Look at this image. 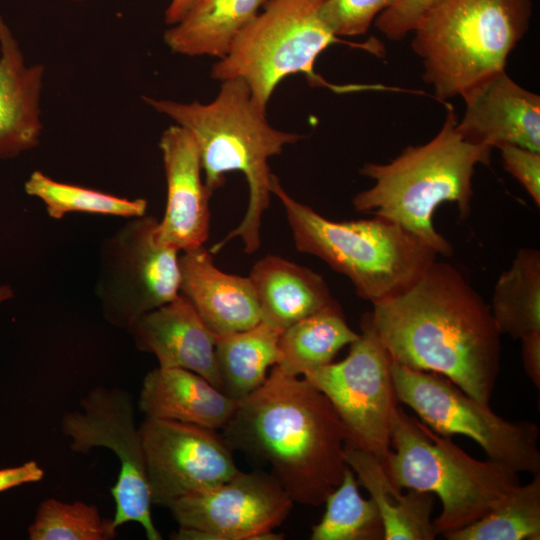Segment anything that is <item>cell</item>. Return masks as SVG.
I'll return each mask as SVG.
<instances>
[{"label": "cell", "instance_id": "33", "mask_svg": "<svg viewBox=\"0 0 540 540\" xmlns=\"http://www.w3.org/2000/svg\"><path fill=\"white\" fill-rule=\"evenodd\" d=\"M435 0H395L376 19L375 26L389 40L404 39Z\"/></svg>", "mask_w": 540, "mask_h": 540}, {"label": "cell", "instance_id": "10", "mask_svg": "<svg viewBox=\"0 0 540 540\" xmlns=\"http://www.w3.org/2000/svg\"><path fill=\"white\" fill-rule=\"evenodd\" d=\"M159 220L128 218L99 247L95 293L103 317L127 327L141 315L179 295V251L157 239Z\"/></svg>", "mask_w": 540, "mask_h": 540}, {"label": "cell", "instance_id": "19", "mask_svg": "<svg viewBox=\"0 0 540 540\" xmlns=\"http://www.w3.org/2000/svg\"><path fill=\"white\" fill-rule=\"evenodd\" d=\"M45 68L28 65L20 44L0 15V160L38 146Z\"/></svg>", "mask_w": 540, "mask_h": 540}, {"label": "cell", "instance_id": "9", "mask_svg": "<svg viewBox=\"0 0 540 540\" xmlns=\"http://www.w3.org/2000/svg\"><path fill=\"white\" fill-rule=\"evenodd\" d=\"M398 402L410 407L435 433L465 435L476 441L488 459L515 472L540 473L539 428L530 421H508L489 404L468 395L446 377L415 370L392 360Z\"/></svg>", "mask_w": 540, "mask_h": 540}, {"label": "cell", "instance_id": "35", "mask_svg": "<svg viewBox=\"0 0 540 540\" xmlns=\"http://www.w3.org/2000/svg\"><path fill=\"white\" fill-rule=\"evenodd\" d=\"M524 370L534 385L540 387V332L520 339Z\"/></svg>", "mask_w": 540, "mask_h": 540}, {"label": "cell", "instance_id": "7", "mask_svg": "<svg viewBox=\"0 0 540 540\" xmlns=\"http://www.w3.org/2000/svg\"><path fill=\"white\" fill-rule=\"evenodd\" d=\"M382 466L399 490L429 492L440 499L442 510L433 526L443 536L482 518L520 484L511 468L473 458L399 406Z\"/></svg>", "mask_w": 540, "mask_h": 540}, {"label": "cell", "instance_id": "29", "mask_svg": "<svg viewBox=\"0 0 540 540\" xmlns=\"http://www.w3.org/2000/svg\"><path fill=\"white\" fill-rule=\"evenodd\" d=\"M24 189L28 195L43 201L48 215L57 220L71 212L132 218L146 214L148 205L143 198H122L92 188L59 182L39 170L31 173Z\"/></svg>", "mask_w": 540, "mask_h": 540}, {"label": "cell", "instance_id": "31", "mask_svg": "<svg viewBox=\"0 0 540 540\" xmlns=\"http://www.w3.org/2000/svg\"><path fill=\"white\" fill-rule=\"evenodd\" d=\"M395 0H326L321 16L332 33L342 36L365 34L375 19Z\"/></svg>", "mask_w": 540, "mask_h": 540}, {"label": "cell", "instance_id": "28", "mask_svg": "<svg viewBox=\"0 0 540 540\" xmlns=\"http://www.w3.org/2000/svg\"><path fill=\"white\" fill-rule=\"evenodd\" d=\"M348 466L341 483L325 500V513L312 527L311 540H384V526L372 498L364 499Z\"/></svg>", "mask_w": 540, "mask_h": 540}, {"label": "cell", "instance_id": "6", "mask_svg": "<svg viewBox=\"0 0 540 540\" xmlns=\"http://www.w3.org/2000/svg\"><path fill=\"white\" fill-rule=\"evenodd\" d=\"M531 15L532 0H435L411 33L435 97H461L505 71Z\"/></svg>", "mask_w": 540, "mask_h": 540}, {"label": "cell", "instance_id": "30", "mask_svg": "<svg viewBox=\"0 0 540 540\" xmlns=\"http://www.w3.org/2000/svg\"><path fill=\"white\" fill-rule=\"evenodd\" d=\"M30 540H112L113 520L103 518L95 505L48 498L40 503L28 526Z\"/></svg>", "mask_w": 540, "mask_h": 540}, {"label": "cell", "instance_id": "16", "mask_svg": "<svg viewBox=\"0 0 540 540\" xmlns=\"http://www.w3.org/2000/svg\"><path fill=\"white\" fill-rule=\"evenodd\" d=\"M465 112L457 121L463 138L490 148L514 145L540 152V97L506 71L461 96Z\"/></svg>", "mask_w": 540, "mask_h": 540}, {"label": "cell", "instance_id": "37", "mask_svg": "<svg viewBox=\"0 0 540 540\" xmlns=\"http://www.w3.org/2000/svg\"><path fill=\"white\" fill-rule=\"evenodd\" d=\"M14 296V291L9 285H0V303H3Z\"/></svg>", "mask_w": 540, "mask_h": 540}, {"label": "cell", "instance_id": "20", "mask_svg": "<svg viewBox=\"0 0 540 540\" xmlns=\"http://www.w3.org/2000/svg\"><path fill=\"white\" fill-rule=\"evenodd\" d=\"M238 401L201 375L182 368L157 367L142 382L138 408L147 418L222 430Z\"/></svg>", "mask_w": 540, "mask_h": 540}, {"label": "cell", "instance_id": "18", "mask_svg": "<svg viewBox=\"0 0 540 540\" xmlns=\"http://www.w3.org/2000/svg\"><path fill=\"white\" fill-rule=\"evenodd\" d=\"M180 253L179 294L216 336L243 331L261 321L249 277L217 268L204 246Z\"/></svg>", "mask_w": 540, "mask_h": 540}, {"label": "cell", "instance_id": "23", "mask_svg": "<svg viewBox=\"0 0 540 540\" xmlns=\"http://www.w3.org/2000/svg\"><path fill=\"white\" fill-rule=\"evenodd\" d=\"M266 0H199L164 33L173 53L223 58L234 39L259 13Z\"/></svg>", "mask_w": 540, "mask_h": 540}, {"label": "cell", "instance_id": "12", "mask_svg": "<svg viewBox=\"0 0 540 540\" xmlns=\"http://www.w3.org/2000/svg\"><path fill=\"white\" fill-rule=\"evenodd\" d=\"M81 410L66 413L61 419L62 433L70 439V449L88 453L96 447L113 451L120 470L111 488L115 501L112 518L115 528L136 522L149 540L162 536L151 516V495L145 453L135 407L130 393L119 387L97 386L80 401Z\"/></svg>", "mask_w": 540, "mask_h": 540}, {"label": "cell", "instance_id": "15", "mask_svg": "<svg viewBox=\"0 0 540 540\" xmlns=\"http://www.w3.org/2000/svg\"><path fill=\"white\" fill-rule=\"evenodd\" d=\"M159 148L167 183V201L157 239L179 252L204 246L209 237V199L201 178V161L192 135L175 124L161 135Z\"/></svg>", "mask_w": 540, "mask_h": 540}, {"label": "cell", "instance_id": "11", "mask_svg": "<svg viewBox=\"0 0 540 540\" xmlns=\"http://www.w3.org/2000/svg\"><path fill=\"white\" fill-rule=\"evenodd\" d=\"M348 355L309 370L302 376L330 401L347 431V443L376 457L381 463L390 450L392 417L397 405L392 358L368 312Z\"/></svg>", "mask_w": 540, "mask_h": 540}, {"label": "cell", "instance_id": "2", "mask_svg": "<svg viewBox=\"0 0 540 540\" xmlns=\"http://www.w3.org/2000/svg\"><path fill=\"white\" fill-rule=\"evenodd\" d=\"M222 435L270 467L294 503L324 504L348 467L346 428L328 398L303 376L273 366L237 407Z\"/></svg>", "mask_w": 540, "mask_h": 540}, {"label": "cell", "instance_id": "1", "mask_svg": "<svg viewBox=\"0 0 540 540\" xmlns=\"http://www.w3.org/2000/svg\"><path fill=\"white\" fill-rule=\"evenodd\" d=\"M372 306L371 324L393 361L442 375L489 404L501 334L461 271L435 260L408 289Z\"/></svg>", "mask_w": 540, "mask_h": 540}, {"label": "cell", "instance_id": "36", "mask_svg": "<svg viewBox=\"0 0 540 540\" xmlns=\"http://www.w3.org/2000/svg\"><path fill=\"white\" fill-rule=\"evenodd\" d=\"M199 2V0H171L165 11V22L175 25L180 22Z\"/></svg>", "mask_w": 540, "mask_h": 540}, {"label": "cell", "instance_id": "25", "mask_svg": "<svg viewBox=\"0 0 540 540\" xmlns=\"http://www.w3.org/2000/svg\"><path fill=\"white\" fill-rule=\"evenodd\" d=\"M358 336L335 301L282 331L276 366L287 374L302 376L332 362Z\"/></svg>", "mask_w": 540, "mask_h": 540}, {"label": "cell", "instance_id": "21", "mask_svg": "<svg viewBox=\"0 0 540 540\" xmlns=\"http://www.w3.org/2000/svg\"><path fill=\"white\" fill-rule=\"evenodd\" d=\"M248 277L261 321L282 330L336 301L321 275L277 255L258 260Z\"/></svg>", "mask_w": 540, "mask_h": 540}, {"label": "cell", "instance_id": "26", "mask_svg": "<svg viewBox=\"0 0 540 540\" xmlns=\"http://www.w3.org/2000/svg\"><path fill=\"white\" fill-rule=\"evenodd\" d=\"M490 311L499 333L520 340L540 332V252L521 248L498 277Z\"/></svg>", "mask_w": 540, "mask_h": 540}, {"label": "cell", "instance_id": "34", "mask_svg": "<svg viewBox=\"0 0 540 540\" xmlns=\"http://www.w3.org/2000/svg\"><path fill=\"white\" fill-rule=\"evenodd\" d=\"M44 471L35 461H28L18 466L0 469V492L40 481Z\"/></svg>", "mask_w": 540, "mask_h": 540}, {"label": "cell", "instance_id": "17", "mask_svg": "<svg viewBox=\"0 0 540 540\" xmlns=\"http://www.w3.org/2000/svg\"><path fill=\"white\" fill-rule=\"evenodd\" d=\"M126 331L138 350L157 358L159 367L190 370L221 390L215 354L218 336L180 294L138 317Z\"/></svg>", "mask_w": 540, "mask_h": 540}, {"label": "cell", "instance_id": "14", "mask_svg": "<svg viewBox=\"0 0 540 540\" xmlns=\"http://www.w3.org/2000/svg\"><path fill=\"white\" fill-rule=\"evenodd\" d=\"M154 505L178 499L236 475L233 450L218 430L171 420L145 418L139 426Z\"/></svg>", "mask_w": 540, "mask_h": 540}, {"label": "cell", "instance_id": "4", "mask_svg": "<svg viewBox=\"0 0 540 540\" xmlns=\"http://www.w3.org/2000/svg\"><path fill=\"white\" fill-rule=\"evenodd\" d=\"M457 121L449 106L431 140L406 147L388 163L363 165L360 173L374 184L352 200L355 210L400 225L446 257L453 254V246L434 226V214L440 205L451 202L461 219L470 215L475 169L489 165L492 152L488 146L465 140Z\"/></svg>", "mask_w": 540, "mask_h": 540}, {"label": "cell", "instance_id": "32", "mask_svg": "<svg viewBox=\"0 0 540 540\" xmlns=\"http://www.w3.org/2000/svg\"><path fill=\"white\" fill-rule=\"evenodd\" d=\"M503 168L526 190L536 207H540V152L514 145L498 148Z\"/></svg>", "mask_w": 540, "mask_h": 540}, {"label": "cell", "instance_id": "8", "mask_svg": "<svg viewBox=\"0 0 540 540\" xmlns=\"http://www.w3.org/2000/svg\"><path fill=\"white\" fill-rule=\"evenodd\" d=\"M325 1L266 0L227 54L214 64L212 77L220 81L242 78L265 109L277 85L292 74L303 73L311 85L338 92L359 89L331 85L314 71L318 56L330 45L355 44L341 40L326 25L321 16Z\"/></svg>", "mask_w": 540, "mask_h": 540}, {"label": "cell", "instance_id": "22", "mask_svg": "<svg viewBox=\"0 0 540 540\" xmlns=\"http://www.w3.org/2000/svg\"><path fill=\"white\" fill-rule=\"evenodd\" d=\"M345 459L357 475L359 485L369 492L379 510L384 540L435 539L432 520L435 495L412 489L402 494L376 457L348 443Z\"/></svg>", "mask_w": 540, "mask_h": 540}, {"label": "cell", "instance_id": "24", "mask_svg": "<svg viewBox=\"0 0 540 540\" xmlns=\"http://www.w3.org/2000/svg\"><path fill=\"white\" fill-rule=\"evenodd\" d=\"M282 331L260 321L249 329L217 338L215 354L222 392L240 401L264 383L269 368L279 360Z\"/></svg>", "mask_w": 540, "mask_h": 540}, {"label": "cell", "instance_id": "3", "mask_svg": "<svg viewBox=\"0 0 540 540\" xmlns=\"http://www.w3.org/2000/svg\"><path fill=\"white\" fill-rule=\"evenodd\" d=\"M143 100L192 135L205 173L204 183L211 194L224 185L226 173L239 171L245 176L249 201L244 217L209 252H219L238 237L245 253L255 252L261 244L262 217L272 194L268 161L280 154L284 146L300 140L301 135L273 128L266 119L265 108L254 99L242 78L222 80L217 96L206 104L151 97Z\"/></svg>", "mask_w": 540, "mask_h": 540}, {"label": "cell", "instance_id": "13", "mask_svg": "<svg viewBox=\"0 0 540 540\" xmlns=\"http://www.w3.org/2000/svg\"><path fill=\"white\" fill-rule=\"evenodd\" d=\"M294 501L268 472L239 471L211 488L184 496L168 509L178 540H279L275 533Z\"/></svg>", "mask_w": 540, "mask_h": 540}, {"label": "cell", "instance_id": "38", "mask_svg": "<svg viewBox=\"0 0 540 540\" xmlns=\"http://www.w3.org/2000/svg\"><path fill=\"white\" fill-rule=\"evenodd\" d=\"M70 1L81 2V1H84V0H70Z\"/></svg>", "mask_w": 540, "mask_h": 540}, {"label": "cell", "instance_id": "5", "mask_svg": "<svg viewBox=\"0 0 540 540\" xmlns=\"http://www.w3.org/2000/svg\"><path fill=\"white\" fill-rule=\"evenodd\" d=\"M270 189L283 206L295 247L347 277L372 305L408 289L437 260L431 247L394 222L377 216L330 220L292 198L274 174Z\"/></svg>", "mask_w": 540, "mask_h": 540}, {"label": "cell", "instance_id": "27", "mask_svg": "<svg viewBox=\"0 0 540 540\" xmlns=\"http://www.w3.org/2000/svg\"><path fill=\"white\" fill-rule=\"evenodd\" d=\"M517 485L479 520L444 535L448 540H539L540 473Z\"/></svg>", "mask_w": 540, "mask_h": 540}]
</instances>
